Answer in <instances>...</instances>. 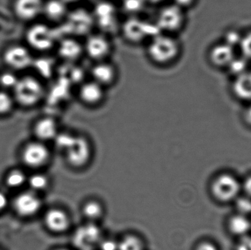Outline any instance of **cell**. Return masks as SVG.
Returning <instances> with one entry per match:
<instances>
[{"mask_svg":"<svg viewBox=\"0 0 251 250\" xmlns=\"http://www.w3.org/2000/svg\"><path fill=\"white\" fill-rule=\"evenodd\" d=\"M69 11V4L63 0H48L43 7V13L54 22H64Z\"/></svg>","mask_w":251,"mask_h":250,"instance_id":"obj_19","label":"cell"},{"mask_svg":"<svg viewBox=\"0 0 251 250\" xmlns=\"http://www.w3.org/2000/svg\"><path fill=\"white\" fill-rule=\"evenodd\" d=\"M89 74L90 79L107 89L117 83L119 70L111 60H104L93 63Z\"/></svg>","mask_w":251,"mask_h":250,"instance_id":"obj_10","label":"cell"},{"mask_svg":"<svg viewBox=\"0 0 251 250\" xmlns=\"http://www.w3.org/2000/svg\"><path fill=\"white\" fill-rule=\"evenodd\" d=\"M228 66L229 67L231 73H234L237 76L242 74L246 72V66H247L246 58H235L234 57Z\"/></svg>","mask_w":251,"mask_h":250,"instance_id":"obj_30","label":"cell"},{"mask_svg":"<svg viewBox=\"0 0 251 250\" xmlns=\"http://www.w3.org/2000/svg\"><path fill=\"white\" fill-rule=\"evenodd\" d=\"M196 250H218V248L211 242H205L199 245Z\"/></svg>","mask_w":251,"mask_h":250,"instance_id":"obj_40","label":"cell"},{"mask_svg":"<svg viewBox=\"0 0 251 250\" xmlns=\"http://www.w3.org/2000/svg\"><path fill=\"white\" fill-rule=\"evenodd\" d=\"M13 101L10 95L4 92H0V114H5L11 110Z\"/></svg>","mask_w":251,"mask_h":250,"instance_id":"obj_31","label":"cell"},{"mask_svg":"<svg viewBox=\"0 0 251 250\" xmlns=\"http://www.w3.org/2000/svg\"><path fill=\"white\" fill-rule=\"evenodd\" d=\"M50 158V151L41 142L29 144L23 152L24 161L31 167H43L48 163Z\"/></svg>","mask_w":251,"mask_h":250,"instance_id":"obj_14","label":"cell"},{"mask_svg":"<svg viewBox=\"0 0 251 250\" xmlns=\"http://www.w3.org/2000/svg\"><path fill=\"white\" fill-rule=\"evenodd\" d=\"M63 23L67 31L66 35L78 38H80L82 35L85 38L92 32L90 29L95 26L92 13L87 10L77 8L72 11L69 10Z\"/></svg>","mask_w":251,"mask_h":250,"instance_id":"obj_6","label":"cell"},{"mask_svg":"<svg viewBox=\"0 0 251 250\" xmlns=\"http://www.w3.org/2000/svg\"><path fill=\"white\" fill-rule=\"evenodd\" d=\"M0 82L4 87H7V88L13 87L14 88L18 80L14 75L11 74V73H4L1 76Z\"/></svg>","mask_w":251,"mask_h":250,"instance_id":"obj_34","label":"cell"},{"mask_svg":"<svg viewBox=\"0 0 251 250\" xmlns=\"http://www.w3.org/2000/svg\"><path fill=\"white\" fill-rule=\"evenodd\" d=\"M240 45L242 52L246 59L251 60V32L246 35L244 38H242Z\"/></svg>","mask_w":251,"mask_h":250,"instance_id":"obj_32","label":"cell"},{"mask_svg":"<svg viewBox=\"0 0 251 250\" xmlns=\"http://www.w3.org/2000/svg\"><path fill=\"white\" fill-rule=\"evenodd\" d=\"M82 41L85 56L94 63L110 60L114 45L110 35L101 32H92Z\"/></svg>","mask_w":251,"mask_h":250,"instance_id":"obj_4","label":"cell"},{"mask_svg":"<svg viewBox=\"0 0 251 250\" xmlns=\"http://www.w3.org/2000/svg\"><path fill=\"white\" fill-rule=\"evenodd\" d=\"M170 1L185 10L186 9L193 6L196 0H170Z\"/></svg>","mask_w":251,"mask_h":250,"instance_id":"obj_37","label":"cell"},{"mask_svg":"<svg viewBox=\"0 0 251 250\" xmlns=\"http://www.w3.org/2000/svg\"><path fill=\"white\" fill-rule=\"evenodd\" d=\"M46 226L50 231L55 233H63L69 230L71 226V219L64 210L53 208L46 214L44 217Z\"/></svg>","mask_w":251,"mask_h":250,"instance_id":"obj_16","label":"cell"},{"mask_svg":"<svg viewBox=\"0 0 251 250\" xmlns=\"http://www.w3.org/2000/svg\"><path fill=\"white\" fill-rule=\"evenodd\" d=\"M27 41L31 46L39 51H49L57 45L58 38L55 31L46 24H36L28 31Z\"/></svg>","mask_w":251,"mask_h":250,"instance_id":"obj_9","label":"cell"},{"mask_svg":"<svg viewBox=\"0 0 251 250\" xmlns=\"http://www.w3.org/2000/svg\"><path fill=\"white\" fill-rule=\"evenodd\" d=\"M106 90L92 79L83 80L77 88L78 98L84 105L96 107L105 100Z\"/></svg>","mask_w":251,"mask_h":250,"instance_id":"obj_12","label":"cell"},{"mask_svg":"<svg viewBox=\"0 0 251 250\" xmlns=\"http://www.w3.org/2000/svg\"><path fill=\"white\" fill-rule=\"evenodd\" d=\"M241 40L242 38H240V35L237 32H231L227 35L226 44H228L230 46L234 47L237 44L240 45Z\"/></svg>","mask_w":251,"mask_h":250,"instance_id":"obj_36","label":"cell"},{"mask_svg":"<svg viewBox=\"0 0 251 250\" xmlns=\"http://www.w3.org/2000/svg\"><path fill=\"white\" fill-rule=\"evenodd\" d=\"M7 205V197L0 192V212L6 208Z\"/></svg>","mask_w":251,"mask_h":250,"instance_id":"obj_41","label":"cell"},{"mask_svg":"<svg viewBox=\"0 0 251 250\" xmlns=\"http://www.w3.org/2000/svg\"><path fill=\"white\" fill-rule=\"evenodd\" d=\"M98 246L100 250H119V242L113 239H101Z\"/></svg>","mask_w":251,"mask_h":250,"instance_id":"obj_33","label":"cell"},{"mask_svg":"<svg viewBox=\"0 0 251 250\" xmlns=\"http://www.w3.org/2000/svg\"><path fill=\"white\" fill-rule=\"evenodd\" d=\"M29 186L35 191H42L48 187L49 180L47 176L43 174H35L29 180Z\"/></svg>","mask_w":251,"mask_h":250,"instance_id":"obj_29","label":"cell"},{"mask_svg":"<svg viewBox=\"0 0 251 250\" xmlns=\"http://www.w3.org/2000/svg\"><path fill=\"white\" fill-rule=\"evenodd\" d=\"M228 229L234 236L239 238L250 235L251 231V220L247 216L236 213L229 219L228 224Z\"/></svg>","mask_w":251,"mask_h":250,"instance_id":"obj_20","label":"cell"},{"mask_svg":"<svg viewBox=\"0 0 251 250\" xmlns=\"http://www.w3.org/2000/svg\"><path fill=\"white\" fill-rule=\"evenodd\" d=\"M241 192L242 183L229 173H223L217 176L211 184L212 195L221 203L234 202Z\"/></svg>","mask_w":251,"mask_h":250,"instance_id":"obj_5","label":"cell"},{"mask_svg":"<svg viewBox=\"0 0 251 250\" xmlns=\"http://www.w3.org/2000/svg\"><path fill=\"white\" fill-rule=\"evenodd\" d=\"M146 5L143 0H123L122 8L128 16H140V12L143 11Z\"/></svg>","mask_w":251,"mask_h":250,"instance_id":"obj_26","label":"cell"},{"mask_svg":"<svg viewBox=\"0 0 251 250\" xmlns=\"http://www.w3.org/2000/svg\"><path fill=\"white\" fill-rule=\"evenodd\" d=\"M44 4L43 0H16L15 11L20 19L31 20L43 13Z\"/></svg>","mask_w":251,"mask_h":250,"instance_id":"obj_17","label":"cell"},{"mask_svg":"<svg viewBox=\"0 0 251 250\" xmlns=\"http://www.w3.org/2000/svg\"><path fill=\"white\" fill-rule=\"evenodd\" d=\"M36 136L43 141L51 140L58 135L57 122L50 117H45L38 122L35 128Z\"/></svg>","mask_w":251,"mask_h":250,"instance_id":"obj_21","label":"cell"},{"mask_svg":"<svg viewBox=\"0 0 251 250\" xmlns=\"http://www.w3.org/2000/svg\"><path fill=\"white\" fill-rule=\"evenodd\" d=\"M237 250H251V234L240 238L237 245Z\"/></svg>","mask_w":251,"mask_h":250,"instance_id":"obj_35","label":"cell"},{"mask_svg":"<svg viewBox=\"0 0 251 250\" xmlns=\"http://www.w3.org/2000/svg\"><path fill=\"white\" fill-rule=\"evenodd\" d=\"M234 202L237 214L250 217L251 215V198L246 195H243V196L240 195Z\"/></svg>","mask_w":251,"mask_h":250,"instance_id":"obj_27","label":"cell"},{"mask_svg":"<svg viewBox=\"0 0 251 250\" xmlns=\"http://www.w3.org/2000/svg\"><path fill=\"white\" fill-rule=\"evenodd\" d=\"M101 239L100 227L95 223H89L76 230L74 242L79 249L91 250L96 245H99Z\"/></svg>","mask_w":251,"mask_h":250,"instance_id":"obj_13","label":"cell"},{"mask_svg":"<svg viewBox=\"0 0 251 250\" xmlns=\"http://www.w3.org/2000/svg\"><path fill=\"white\" fill-rule=\"evenodd\" d=\"M153 22L159 32L176 35L185 24V12L169 1L158 7Z\"/></svg>","mask_w":251,"mask_h":250,"instance_id":"obj_3","label":"cell"},{"mask_svg":"<svg viewBox=\"0 0 251 250\" xmlns=\"http://www.w3.org/2000/svg\"><path fill=\"white\" fill-rule=\"evenodd\" d=\"M210 58L212 63L217 66H228L234 58L233 47L226 44L217 45L211 51Z\"/></svg>","mask_w":251,"mask_h":250,"instance_id":"obj_22","label":"cell"},{"mask_svg":"<svg viewBox=\"0 0 251 250\" xmlns=\"http://www.w3.org/2000/svg\"><path fill=\"white\" fill-rule=\"evenodd\" d=\"M82 214L89 223H96L104 216V208L99 201H89L82 206Z\"/></svg>","mask_w":251,"mask_h":250,"instance_id":"obj_24","label":"cell"},{"mask_svg":"<svg viewBox=\"0 0 251 250\" xmlns=\"http://www.w3.org/2000/svg\"><path fill=\"white\" fill-rule=\"evenodd\" d=\"M64 151L68 164L76 169L85 167L92 156V148L89 141L82 136H75Z\"/></svg>","mask_w":251,"mask_h":250,"instance_id":"obj_8","label":"cell"},{"mask_svg":"<svg viewBox=\"0 0 251 250\" xmlns=\"http://www.w3.org/2000/svg\"><path fill=\"white\" fill-rule=\"evenodd\" d=\"M119 32L126 42L132 45H146L159 32L154 22L141 16H128L121 23Z\"/></svg>","mask_w":251,"mask_h":250,"instance_id":"obj_2","label":"cell"},{"mask_svg":"<svg viewBox=\"0 0 251 250\" xmlns=\"http://www.w3.org/2000/svg\"><path fill=\"white\" fill-rule=\"evenodd\" d=\"M4 60L8 66L16 69L25 68L32 62L29 51L22 46H13L9 48L4 54Z\"/></svg>","mask_w":251,"mask_h":250,"instance_id":"obj_18","label":"cell"},{"mask_svg":"<svg viewBox=\"0 0 251 250\" xmlns=\"http://www.w3.org/2000/svg\"><path fill=\"white\" fill-rule=\"evenodd\" d=\"M145 45L148 60L158 68L171 67L181 55V43L176 35L158 32Z\"/></svg>","mask_w":251,"mask_h":250,"instance_id":"obj_1","label":"cell"},{"mask_svg":"<svg viewBox=\"0 0 251 250\" xmlns=\"http://www.w3.org/2000/svg\"><path fill=\"white\" fill-rule=\"evenodd\" d=\"M15 209L22 217H32L36 214L42 207L39 197L33 192L21 194L15 200Z\"/></svg>","mask_w":251,"mask_h":250,"instance_id":"obj_15","label":"cell"},{"mask_svg":"<svg viewBox=\"0 0 251 250\" xmlns=\"http://www.w3.org/2000/svg\"><path fill=\"white\" fill-rule=\"evenodd\" d=\"M119 250H145L144 243L136 235H127L119 242Z\"/></svg>","mask_w":251,"mask_h":250,"instance_id":"obj_25","label":"cell"},{"mask_svg":"<svg viewBox=\"0 0 251 250\" xmlns=\"http://www.w3.org/2000/svg\"><path fill=\"white\" fill-rule=\"evenodd\" d=\"M147 6H155V7H160L166 3L169 2L170 0H143Z\"/></svg>","mask_w":251,"mask_h":250,"instance_id":"obj_39","label":"cell"},{"mask_svg":"<svg viewBox=\"0 0 251 250\" xmlns=\"http://www.w3.org/2000/svg\"><path fill=\"white\" fill-rule=\"evenodd\" d=\"M14 89L17 101L26 107L38 104L44 95V86L40 81L33 77H25L18 80Z\"/></svg>","mask_w":251,"mask_h":250,"instance_id":"obj_7","label":"cell"},{"mask_svg":"<svg viewBox=\"0 0 251 250\" xmlns=\"http://www.w3.org/2000/svg\"><path fill=\"white\" fill-rule=\"evenodd\" d=\"M246 117H247L248 121L251 124V107L248 110L247 113H246Z\"/></svg>","mask_w":251,"mask_h":250,"instance_id":"obj_42","label":"cell"},{"mask_svg":"<svg viewBox=\"0 0 251 250\" xmlns=\"http://www.w3.org/2000/svg\"><path fill=\"white\" fill-rule=\"evenodd\" d=\"M242 191L244 192V195L251 198V176L242 183Z\"/></svg>","mask_w":251,"mask_h":250,"instance_id":"obj_38","label":"cell"},{"mask_svg":"<svg viewBox=\"0 0 251 250\" xmlns=\"http://www.w3.org/2000/svg\"><path fill=\"white\" fill-rule=\"evenodd\" d=\"M66 250V249H59V250Z\"/></svg>","mask_w":251,"mask_h":250,"instance_id":"obj_43","label":"cell"},{"mask_svg":"<svg viewBox=\"0 0 251 250\" xmlns=\"http://www.w3.org/2000/svg\"><path fill=\"white\" fill-rule=\"evenodd\" d=\"M26 176L23 172L15 170L9 173L6 182L10 187L17 188L22 186L26 182Z\"/></svg>","mask_w":251,"mask_h":250,"instance_id":"obj_28","label":"cell"},{"mask_svg":"<svg viewBox=\"0 0 251 250\" xmlns=\"http://www.w3.org/2000/svg\"><path fill=\"white\" fill-rule=\"evenodd\" d=\"M57 54L66 64H76L83 56V41L76 37L65 35L57 41Z\"/></svg>","mask_w":251,"mask_h":250,"instance_id":"obj_11","label":"cell"},{"mask_svg":"<svg viewBox=\"0 0 251 250\" xmlns=\"http://www.w3.org/2000/svg\"><path fill=\"white\" fill-rule=\"evenodd\" d=\"M234 93L245 101L251 100V73L244 72L238 75L233 86Z\"/></svg>","mask_w":251,"mask_h":250,"instance_id":"obj_23","label":"cell"}]
</instances>
